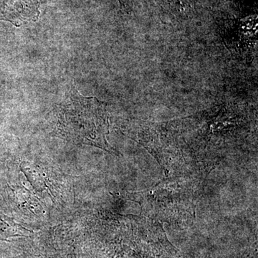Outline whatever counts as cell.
<instances>
[{"label": "cell", "mask_w": 258, "mask_h": 258, "mask_svg": "<svg viewBox=\"0 0 258 258\" xmlns=\"http://www.w3.org/2000/svg\"><path fill=\"white\" fill-rule=\"evenodd\" d=\"M10 219L0 213V234L3 233L1 229L7 228L10 225Z\"/></svg>", "instance_id": "7a4b0ae2"}, {"label": "cell", "mask_w": 258, "mask_h": 258, "mask_svg": "<svg viewBox=\"0 0 258 258\" xmlns=\"http://www.w3.org/2000/svg\"><path fill=\"white\" fill-rule=\"evenodd\" d=\"M106 104L95 97L83 96L75 85L59 105L57 127L69 140L108 150Z\"/></svg>", "instance_id": "6da1fadb"}]
</instances>
